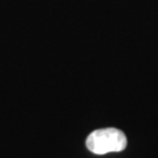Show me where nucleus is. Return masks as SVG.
<instances>
[{"label": "nucleus", "instance_id": "1", "mask_svg": "<svg viewBox=\"0 0 158 158\" xmlns=\"http://www.w3.org/2000/svg\"><path fill=\"white\" fill-rule=\"evenodd\" d=\"M87 148L95 155H106L108 152L123 151L127 145V136L123 131L116 128H106L93 131L87 137Z\"/></svg>", "mask_w": 158, "mask_h": 158}]
</instances>
